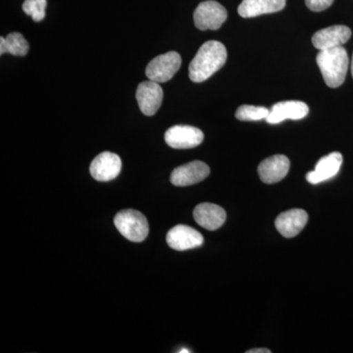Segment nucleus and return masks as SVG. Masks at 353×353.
<instances>
[{
	"label": "nucleus",
	"instance_id": "f257e3e1",
	"mask_svg": "<svg viewBox=\"0 0 353 353\" xmlns=\"http://www.w3.org/2000/svg\"><path fill=\"white\" fill-rule=\"evenodd\" d=\"M227 50L224 44L217 41H209L201 48L190 62V79L194 83L208 80L213 74L219 71L227 61Z\"/></svg>",
	"mask_w": 353,
	"mask_h": 353
},
{
	"label": "nucleus",
	"instance_id": "f03ea898",
	"mask_svg": "<svg viewBox=\"0 0 353 353\" xmlns=\"http://www.w3.org/2000/svg\"><path fill=\"white\" fill-rule=\"evenodd\" d=\"M316 61L328 87L336 88L343 85L350 67V58L345 48L339 46L331 50H320Z\"/></svg>",
	"mask_w": 353,
	"mask_h": 353
},
{
	"label": "nucleus",
	"instance_id": "7ed1b4c3",
	"mask_svg": "<svg viewBox=\"0 0 353 353\" xmlns=\"http://www.w3.org/2000/svg\"><path fill=\"white\" fill-rule=\"evenodd\" d=\"M114 224L123 236L134 243L145 241L150 232L145 216L134 209H125L117 213Z\"/></svg>",
	"mask_w": 353,
	"mask_h": 353
},
{
	"label": "nucleus",
	"instance_id": "20e7f679",
	"mask_svg": "<svg viewBox=\"0 0 353 353\" xmlns=\"http://www.w3.org/2000/svg\"><path fill=\"white\" fill-rule=\"evenodd\" d=\"M226 8L214 0L201 2L194 13V25L201 31H215L226 22Z\"/></svg>",
	"mask_w": 353,
	"mask_h": 353
},
{
	"label": "nucleus",
	"instance_id": "39448f33",
	"mask_svg": "<svg viewBox=\"0 0 353 353\" xmlns=\"http://www.w3.org/2000/svg\"><path fill=\"white\" fill-rule=\"evenodd\" d=\"M182 65V58L176 51L165 53L155 57L146 67L145 74L150 80L157 83L170 81Z\"/></svg>",
	"mask_w": 353,
	"mask_h": 353
},
{
	"label": "nucleus",
	"instance_id": "423d86ee",
	"mask_svg": "<svg viewBox=\"0 0 353 353\" xmlns=\"http://www.w3.org/2000/svg\"><path fill=\"white\" fill-rule=\"evenodd\" d=\"M204 134L199 128L188 125H176L165 132L167 145L176 150H189L196 148L203 141Z\"/></svg>",
	"mask_w": 353,
	"mask_h": 353
},
{
	"label": "nucleus",
	"instance_id": "0eeeda50",
	"mask_svg": "<svg viewBox=\"0 0 353 353\" xmlns=\"http://www.w3.org/2000/svg\"><path fill=\"white\" fill-rule=\"evenodd\" d=\"M122 170V160L115 153L104 152L97 155L90 167V175L99 182H109L117 178Z\"/></svg>",
	"mask_w": 353,
	"mask_h": 353
},
{
	"label": "nucleus",
	"instance_id": "6e6552de",
	"mask_svg": "<svg viewBox=\"0 0 353 353\" xmlns=\"http://www.w3.org/2000/svg\"><path fill=\"white\" fill-rule=\"evenodd\" d=\"M209 174L210 169L208 165L196 160L174 169L170 181L176 187H188L205 180Z\"/></svg>",
	"mask_w": 353,
	"mask_h": 353
},
{
	"label": "nucleus",
	"instance_id": "1a4fd4ad",
	"mask_svg": "<svg viewBox=\"0 0 353 353\" xmlns=\"http://www.w3.org/2000/svg\"><path fill=\"white\" fill-rule=\"evenodd\" d=\"M137 101L139 109L146 116H152L157 112L163 101V90L159 83L146 81L139 83L137 88Z\"/></svg>",
	"mask_w": 353,
	"mask_h": 353
},
{
	"label": "nucleus",
	"instance_id": "9d476101",
	"mask_svg": "<svg viewBox=\"0 0 353 353\" xmlns=\"http://www.w3.org/2000/svg\"><path fill=\"white\" fill-rule=\"evenodd\" d=\"M350 38H352V30L347 26H331L316 32L312 37V43L319 51L331 50V48L343 46Z\"/></svg>",
	"mask_w": 353,
	"mask_h": 353
},
{
	"label": "nucleus",
	"instance_id": "9b49d317",
	"mask_svg": "<svg viewBox=\"0 0 353 353\" xmlns=\"http://www.w3.org/2000/svg\"><path fill=\"white\" fill-rule=\"evenodd\" d=\"M167 243L178 252L199 248L203 243V236L194 228L176 225L167 234Z\"/></svg>",
	"mask_w": 353,
	"mask_h": 353
},
{
	"label": "nucleus",
	"instance_id": "f8f14e48",
	"mask_svg": "<svg viewBox=\"0 0 353 353\" xmlns=\"http://www.w3.org/2000/svg\"><path fill=\"white\" fill-rule=\"evenodd\" d=\"M308 214L303 209L294 208L281 213L275 221L276 229L285 238H294L307 224Z\"/></svg>",
	"mask_w": 353,
	"mask_h": 353
},
{
	"label": "nucleus",
	"instance_id": "ddd939ff",
	"mask_svg": "<svg viewBox=\"0 0 353 353\" xmlns=\"http://www.w3.org/2000/svg\"><path fill=\"white\" fill-rule=\"evenodd\" d=\"M309 113L307 104L303 101H289L278 102L272 106L270 113L267 117L269 124H279L283 121L301 120L305 118Z\"/></svg>",
	"mask_w": 353,
	"mask_h": 353
},
{
	"label": "nucleus",
	"instance_id": "4468645a",
	"mask_svg": "<svg viewBox=\"0 0 353 353\" xmlns=\"http://www.w3.org/2000/svg\"><path fill=\"white\" fill-rule=\"evenodd\" d=\"M290 160L285 155L277 154L263 160L259 166L262 182L272 185L282 181L290 171Z\"/></svg>",
	"mask_w": 353,
	"mask_h": 353
},
{
	"label": "nucleus",
	"instance_id": "2eb2a0df",
	"mask_svg": "<svg viewBox=\"0 0 353 353\" xmlns=\"http://www.w3.org/2000/svg\"><path fill=\"white\" fill-rule=\"evenodd\" d=\"M343 160L340 152H332L322 157L316 164L315 170L307 173L306 180L312 185H317L334 178L340 171Z\"/></svg>",
	"mask_w": 353,
	"mask_h": 353
},
{
	"label": "nucleus",
	"instance_id": "dca6fc26",
	"mask_svg": "<svg viewBox=\"0 0 353 353\" xmlns=\"http://www.w3.org/2000/svg\"><path fill=\"white\" fill-rule=\"evenodd\" d=\"M197 224L208 231H216L224 225L227 215L224 209L213 203H201L194 210Z\"/></svg>",
	"mask_w": 353,
	"mask_h": 353
},
{
	"label": "nucleus",
	"instance_id": "f3484780",
	"mask_svg": "<svg viewBox=\"0 0 353 353\" xmlns=\"http://www.w3.org/2000/svg\"><path fill=\"white\" fill-rule=\"evenodd\" d=\"M287 0H243L238 12L243 18H253L263 14L279 12L285 8Z\"/></svg>",
	"mask_w": 353,
	"mask_h": 353
},
{
	"label": "nucleus",
	"instance_id": "a211bd4d",
	"mask_svg": "<svg viewBox=\"0 0 353 353\" xmlns=\"http://www.w3.org/2000/svg\"><path fill=\"white\" fill-rule=\"evenodd\" d=\"M29 52V43L20 32H11L6 39L0 38V54L6 53L15 57H25Z\"/></svg>",
	"mask_w": 353,
	"mask_h": 353
},
{
	"label": "nucleus",
	"instance_id": "6ab92c4d",
	"mask_svg": "<svg viewBox=\"0 0 353 353\" xmlns=\"http://www.w3.org/2000/svg\"><path fill=\"white\" fill-rule=\"evenodd\" d=\"M270 110L263 106L241 105L236 112V118L241 121L266 120Z\"/></svg>",
	"mask_w": 353,
	"mask_h": 353
},
{
	"label": "nucleus",
	"instance_id": "aec40b11",
	"mask_svg": "<svg viewBox=\"0 0 353 353\" xmlns=\"http://www.w3.org/2000/svg\"><path fill=\"white\" fill-rule=\"evenodd\" d=\"M46 0H25L22 8L27 15L32 16L34 22H41L46 17Z\"/></svg>",
	"mask_w": 353,
	"mask_h": 353
},
{
	"label": "nucleus",
	"instance_id": "412c9836",
	"mask_svg": "<svg viewBox=\"0 0 353 353\" xmlns=\"http://www.w3.org/2000/svg\"><path fill=\"white\" fill-rule=\"evenodd\" d=\"M334 0H305L306 6L313 12H321L333 4Z\"/></svg>",
	"mask_w": 353,
	"mask_h": 353
},
{
	"label": "nucleus",
	"instance_id": "4be33fe9",
	"mask_svg": "<svg viewBox=\"0 0 353 353\" xmlns=\"http://www.w3.org/2000/svg\"><path fill=\"white\" fill-rule=\"evenodd\" d=\"M248 353H271V350L267 348H254V350H248Z\"/></svg>",
	"mask_w": 353,
	"mask_h": 353
},
{
	"label": "nucleus",
	"instance_id": "5701e85b",
	"mask_svg": "<svg viewBox=\"0 0 353 353\" xmlns=\"http://www.w3.org/2000/svg\"><path fill=\"white\" fill-rule=\"evenodd\" d=\"M350 68H352V78H353V54H352V67H350Z\"/></svg>",
	"mask_w": 353,
	"mask_h": 353
},
{
	"label": "nucleus",
	"instance_id": "b1692460",
	"mask_svg": "<svg viewBox=\"0 0 353 353\" xmlns=\"http://www.w3.org/2000/svg\"><path fill=\"white\" fill-rule=\"evenodd\" d=\"M180 352V353H183V352L187 353V352H189V350H185V348H183V350H180V352Z\"/></svg>",
	"mask_w": 353,
	"mask_h": 353
}]
</instances>
